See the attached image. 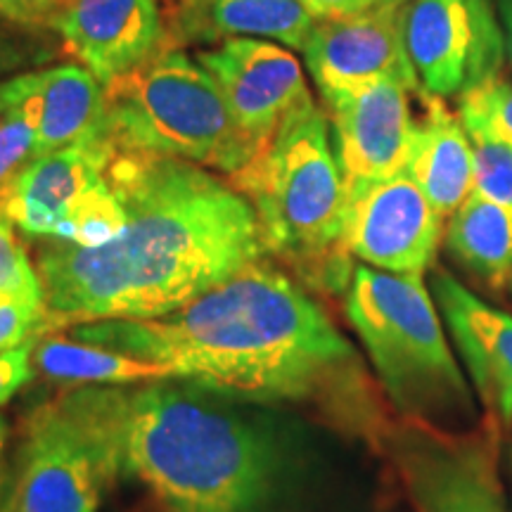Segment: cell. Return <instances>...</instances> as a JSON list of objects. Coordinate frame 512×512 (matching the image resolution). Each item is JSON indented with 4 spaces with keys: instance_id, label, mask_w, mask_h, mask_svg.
<instances>
[{
    "instance_id": "obj_5",
    "label": "cell",
    "mask_w": 512,
    "mask_h": 512,
    "mask_svg": "<svg viewBox=\"0 0 512 512\" xmlns=\"http://www.w3.org/2000/svg\"><path fill=\"white\" fill-rule=\"evenodd\" d=\"M105 126L117 150L181 159L233 176L259 152L240 131L197 57L162 48L105 86Z\"/></svg>"
},
{
    "instance_id": "obj_6",
    "label": "cell",
    "mask_w": 512,
    "mask_h": 512,
    "mask_svg": "<svg viewBox=\"0 0 512 512\" xmlns=\"http://www.w3.org/2000/svg\"><path fill=\"white\" fill-rule=\"evenodd\" d=\"M344 313L401 413L446 418L470 406V387L422 275L354 266Z\"/></svg>"
},
{
    "instance_id": "obj_25",
    "label": "cell",
    "mask_w": 512,
    "mask_h": 512,
    "mask_svg": "<svg viewBox=\"0 0 512 512\" xmlns=\"http://www.w3.org/2000/svg\"><path fill=\"white\" fill-rule=\"evenodd\" d=\"M53 330L46 299L0 297V354L36 342Z\"/></svg>"
},
{
    "instance_id": "obj_26",
    "label": "cell",
    "mask_w": 512,
    "mask_h": 512,
    "mask_svg": "<svg viewBox=\"0 0 512 512\" xmlns=\"http://www.w3.org/2000/svg\"><path fill=\"white\" fill-rule=\"evenodd\" d=\"M38 155L36 136L27 121L0 110V209L12 185Z\"/></svg>"
},
{
    "instance_id": "obj_11",
    "label": "cell",
    "mask_w": 512,
    "mask_h": 512,
    "mask_svg": "<svg viewBox=\"0 0 512 512\" xmlns=\"http://www.w3.org/2000/svg\"><path fill=\"white\" fill-rule=\"evenodd\" d=\"M197 60L219 86L230 117L259 150L302 102L313 98L297 55L280 43L233 38L197 53Z\"/></svg>"
},
{
    "instance_id": "obj_15",
    "label": "cell",
    "mask_w": 512,
    "mask_h": 512,
    "mask_svg": "<svg viewBox=\"0 0 512 512\" xmlns=\"http://www.w3.org/2000/svg\"><path fill=\"white\" fill-rule=\"evenodd\" d=\"M55 29L102 86L164 46L159 0H67Z\"/></svg>"
},
{
    "instance_id": "obj_3",
    "label": "cell",
    "mask_w": 512,
    "mask_h": 512,
    "mask_svg": "<svg viewBox=\"0 0 512 512\" xmlns=\"http://www.w3.org/2000/svg\"><path fill=\"white\" fill-rule=\"evenodd\" d=\"M264 406L188 380L124 387L121 477L155 512H290L297 463Z\"/></svg>"
},
{
    "instance_id": "obj_24",
    "label": "cell",
    "mask_w": 512,
    "mask_h": 512,
    "mask_svg": "<svg viewBox=\"0 0 512 512\" xmlns=\"http://www.w3.org/2000/svg\"><path fill=\"white\" fill-rule=\"evenodd\" d=\"M0 297L46 299L36 266L5 216H0Z\"/></svg>"
},
{
    "instance_id": "obj_13",
    "label": "cell",
    "mask_w": 512,
    "mask_h": 512,
    "mask_svg": "<svg viewBox=\"0 0 512 512\" xmlns=\"http://www.w3.org/2000/svg\"><path fill=\"white\" fill-rule=\"evenodd\" d=\"M114 152L110 136L43 152L12 185L0 216L31 238L62 240L76 209L105 181Z\"/></svg>"
},
{
    "instance_id": "obj_19",
    "label": "cell",
    "mask_w": 512,
    "mask_h": 512,
    "mask_svg": "<svg viewBox=\"0 0 512 512\" xmlns=\"http://www.w3.org/2000/svg\"><path fill=\"white\" fill-rule=\"evenodd\" d=\"M420 512H508L491 460L477 451L418 448L406 453Z\"/></svg>"
},
{
    "instance_id": "obj_9",
    "label": "cell",
    "mask_w": 512,
    "mask_h": 512,
    "mask_svg": "<svg viewBox=\"0 0 512 512\" xmlns=\"http://www.w3.org/2000/svg\"><path fill=\"white\" fill-rule=\"evenodd\" d=\"M444 230L446 219L408 174L347 183L342 247L363 266L425 275Z\"/></svg>"
},
{
    "instance_id": "obj_30",
    "label": "cell",
    "mask_w": 512,
    "mask_h": 512,
    "mask_svg": "<svg viewBox=\"0 0 512 512\" xmlns=\"http://www.w3.org/2000/svg\"><path fill=\"white\" fill-rule=\"evenodd\" d=\"M498 22L503 31V48H505V64L512 72V0H496Z\"/></svg>"
},
{
    "instance_id": "obj_29",
    "label": "cell",
    "mask_w": 512,
    "mask_h": 512,
    "mask_svg": "<svg viewBox=\"0 0 512 512\" xmlns=\"http://www.w3.org/2000/svg\"><path fill=\"white\" fill-rule=\"evenodd\" d=\"M299 3H302L316 19H328L366 12L382 3H389V0H299Z\"/></svg>"
},
{
    "instance_id": "obj_10",
    "label": "cell",
    "mask_w": 512,
    "mask_h": 512,
    "mask_svg": "<svg viewBox=\"0 0 512 512\" xmlns=\"http://www.w3.org/2000/svg\"><path fill=\"white\" fill-rule=\"evenodd\" d=\"M344 183L382 181L403 174L415 110L408 88L366 81L318 88Z\"/></svg>"
},
{
    "instance_id": "obj_28",
    "label": "cell",
    "mask_w": 512,
    "mask_h": 512,
    "mask_svg": "<svg viewBox=\"0 0 512 512\" xmlns=\"http://www.w3.org/2000/svg\"><path fill=\"white\" fill-rule=\"evenodd\" d=\"M38 342V339H36ZM27 342L0 354V406H5L34 375V344Z\"/></svg>"
},
{
    "instance_id": "obj_22",
    "label": "cell",
    "mask_w": 512,
    "mask_h": 512,
    "mask_svg": "<svg viewBox=\"0 0 512 512\" xmlns=\"http://www.w3.org/2000/svg\"><path fill=\"white\" fill-rule=\"evenodd\" d=\"M465 126V124H463ZM475 157L472 195L512 209V145L482 128L465 126Z\"/></svg>"
},
{
    "instance_id": "obj_27",
    "label": "cell",
    "mask_w": 512,
    "mask_h": 512,
    "mask_svg": "<svg viewBox=\"0 0 512 512\" xmlns=\"http://www.w3.org/2000/svg\"><path fill=\"white\" fill-rule=\"evenodd\" d=\"M67 0H0V17L22 27L55 29Z\"/></svg>"
},
{
    "instance_id": "obj_4",
    "label": "cell",
    "mask_w": 512,
    "mask_h": 512,
    "mask_svg": "<svg viewBox=\"0 0 512 512\" xmlns=\"http://www.w3.org/2000/svg\"><path fill=\"white\" fill-rule=\"evenodd\" d=\"M228 181L252 204L268 254L309 287L347 290L354 273L342 247L347 183L316 100L302 102Z\"/></svg>"
},
{
    "instance_id": "obj_7",
    "label": "cell",
    "mask_w": 512,
    "mask_h": 512,
    "mask_svg": "<svg viewBox=\"0 0 512 512\" xmlns=\"http://www.w3.org/2000/svg\"><path fill=\"white\" fill-rule=\"evenodd\" d=\"M124 387H72L29 418L12 512H100L119 467Z\"/></svg>"
},
{
    "instance_id": "obj_2",
    "label": "cell",
    "mask_w": 512,
    "mask_h": 512,
    "mask_svg": "<svg viewBox=\"0 0 512 512\" xmlns=\"http://www.w3.org/2000/svg\"><path fill=\"white\" fill-rule=\"evenodd\" d=\"M69 337L256 403L335 406L356 389L351 344L309 290L266 259L174 313L74 325Z\"/></svg>"
},
{
    "instance_id": "obj_8",
    "label": "cell",
    "mask_w": 512,
    "mask_h": 512,
    "mask_svg": "<svg viewBox=\"0 0 512 512\" xmlns=\"http://www.w3.org/2000/svg\"><path fill=\"white\" fill-rule=\"evenodd\" d=\"M403 41L422 91L444 100L503 74V31L491 0H408Z\"/></svg>"
},
{
    "instance_id": "obj_23",
    "label": "cell",
    "mask_w": 512,
    "mask_h": 512,
    "mask_svg": "<svg viewBox=\"0 0 512 512\" xmlns=\"http://www.w3.org/2000/svg\"><path fill=\"white\" fill-rule=\"evenodd\" d=\"M460 121L512 145V81L503 76L479 83L458 98Z\"/></svg>"
},
{
    "instance_id": "obj_1",
    "label": "cell",
    "mask_w": 512,
    "mask_h": 512,
    "mask_svg": "<svg viewBox=\"0 0 512 512\" xmlns=\"http://www.w3.org/2000/svg\"><path fill=\"white\" fill-rule=\"evenodd\" d=\"M107 178L124 233L100 247L50 240L36 271L53 328L150 320L266 259L252 204L228 178L181 159L114 152Z\"/></svg>"
},
{
    "instance_id": "obj_31",
    "label": "cell",
    "mask_w": 512,
    "mask_h": 512,
    "mask_svg": "<svg viewBox=\"0 0 512 512\" xmlns=\"http://www.w3.org/2000/svg\"><path fill=\"white\" fill-rule=\"evenodd\" d=\"M5 444H8V422H5L3 415H0V463H3Z\"/></svg>"
},
{
    "instance_id": "obj_16",
    "label": "cell",
    "mask_w": 512,
    "mask_h": 512,
    "mask_svg": "<svg viewBox=\"0 0 512 512\" xmlns=\"http://www.w3.org/2000/svg\"><path fill=\"white\" fill-rule=\"evenodd\" d=\"M434 302L456 339L472 382L489 411L512 425V316L486 304L451 273L432 278Z\"/></svg>"
},
{
    "instance_id": "obj_12",
    "label": "cell",
    "mask_w": 512,
    "mask_h": 512,
    "mask_svg": "<svg viewBox=\"0 0 512 512\" xmlns=\"http://www.w3.org/2000/svg\"><path fill=\"white\" fill-rule=\"evenodd\" d=\"M304 62L318 88L394 81L420 91V79L403 41V3L389 0L356 15L316 19Z\"/></svg>"
},
{
    "instance_id": "obj_17",
    "label": "cell",
    "mask_w": 512,
    "mask_h": 512,
    "mask_svg": "<svg viewBox=\"0 0 512 512\" xmlns=\"http://www.w3.org/2000/svg\"><path fill=\"white\" fill-rule=\"evenodd\" d=\"M316 17L299 0H178L162 48L264 38L304 50Z\"/></svg>"
},
{
    "instance_id": "obj_21",
    "label": "cell",
    "mask_w": 512,
    "mask_h": 512,
    "mask_svg": "<svg viewBox=\"0 0 512 512\" xmlns=\"http://www.w3.org/2000/svg\"><path fill=\"white\" fill-rule=\"evenodd\" d=\"M448 252L486 285L501 290L512 278V209L470 195L448 216Z\"/></svg>"
},
{
    "instance_id": "obj_18",
    "label": "cell",
    "mask_w": 512,
    "mask_h": 512,
    "mask_svg": "<svg viewBox=\"0 0 512 512\" xmlns=\"http://www.w3.org/2000/svg\"><path fill=\"white\" fill-rule=\"evenodd\" d=\"M420 107L413 117L406 169L444 219L453 216L472 195L475 157L460 114L444 98L418 91Z\"/></svg>"
},
{
    "instance_id": "obj_20",
    "label": "cell",
    "mask_w": 512,
    "mask_h": 512,
    "mask_svg": "<svg viewBox=\"0 0 512 512\" xmlns=\"http://www.w3.org/2000/svg\"><path fill=\"white\" fill-rule=\"evenodd\" d=\"M34 368L69 387H133V384L176 380L169 368L124 351L79 342L74 337L43 335L34 344Z\"/></svg>"
},
{
    "instance_id": "obj_14",
    "label": "cell",
    "mask_w": 512,
    "mask_h": 512,
    "mask_svg": "<svg viewBox=\"0 0 512 512\" xmlns=\"http://www.w3.org/2000/svg\"><path fill=\"white\" fill-rule=\"evenodd\" d=\"M0 110L34 131L38 152L105 138V86L83 64H57L0 83Z\"/></svg>"
},
{
    "instance_id": "obj_32",
    "label": "cell",
    "mask_w": 512,
    "mask_h": 512,
    "mask_svg": "<svg viewBox=\"0 0 512 512\" xmlns=\"http://www.w3.org/2000/svg\"><path fill=\"white\" fill-rule=\"evenodd\" d=\"M399 3H408V0H399Z\"/></svg>"
}]
</instances>
